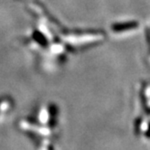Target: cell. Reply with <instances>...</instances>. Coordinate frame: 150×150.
Returning a JSON list of instances; mask_svg holds the SVG:
<instances>
[{
	"label": "cell",
	"mask_w": 150,
	"mask_h": 150,
	"mask_svg": "<svg viewBox=\"0 0 150 150\" xmlns=\"http://www.w3.org/2000/svg\"><path fill=\"white\" fill-rule=\"evenodd\" d=\"M137 24L136 22H129V23H124V24H119V25H115L113 26V29L115 31H122L124 29H129L136 27Z\"/></svg>",
	"instance_id": "cell-1"
},
{
	"label": "cell",
	"mask_w": 150,
	"mask_h": 150,
	"mask_svg": "<svg viewBox=\"0 0 150 150\" xmlns=\"http://www.w3.org/2000/svg\"><path fill=\"white\" fill-rule=\"evenodd\" d=\"M50 125L51 126H54L55 124V115H56V110H55V107L54 106H52L51 107V110H50Z\"/></svg>",
	"instance_id": "cell-2"
}]
</instances>
